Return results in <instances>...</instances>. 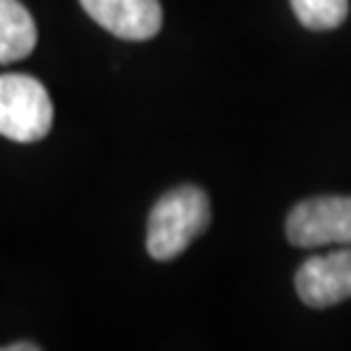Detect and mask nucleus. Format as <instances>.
<instances>
[{"instance_id": "f257e3e1", "label": "nucleus", "mask_w": 351, "mask_h": 351, "mask_svg": "<svg viewBox=\"0 0 351 351\" xmlns=\"http://www.w3.org/2000/svg\"><path fill=\"white\" fill-rule=\"evenodd\" d=\"M211 221V203L201 188L182 185L162 195L151 208L146 247L154 261H172L206 232Z\"/></svg>"}, {"instance_id": "f03ea898", "label": "nucleus", "mask_w": 351, "mask_h": 351, "mask_svg": "<svg viewBox=\"0 0 351 351\" xmlns=\"http://www.w3.org/2000/svg\"><path fill=\"white\" fill-rule=\"evenodd\" d=\"M52 128V99L37 78L0 75V136L19 143L42 141Z\"/></svg>"}, {"instance_id": "20e7f679", "label": "nucleus", "mask_w": 351, "mask_h": 351, "mask_svg": "<svg viewBox=\"0 0 351 351\" xmlns=\"http://www.w3.org/2000/svg\"><path fill=\"white\" fill-rule=\"evenodd\" d=\"M297 294L307 307H333L351 297V245L343 250L315 255L297 271Z\"/></svg>"}, {"instance_id": "6e6552de", "label": "nucleus", "mask_w": 351, "mask_h": 351, "mask_svg": "<svg viewBox=\"0 0 351 351\" xmlns=\"http://www.w3.org/2000/svg\"><path fill=\"white\" fill-rule=\"evenodd\" d=\"M39 346L37 343H13V346H8V351H37Z\"/></svg>"}, {"instance_id": "39448f33", "label": "nucleus", "mask_w": 351, "mask_h": 351, "mask_svg": "<svg viewBox=\"0 0 351 351\" xmlns=\"http://www.w3.org/2000/svg\"><path fill=\"white\" fill-rule=\"evenodd\" d=\"M84 11L110 34L130 42H143L162 29L159 0H81Z\"/></svg>"}, {"instance_id": "7ed1b4c3", "label": "nucleus", "mask_w": 351, "mask_h": 351, "mask_svg": "<svg viewBox=\"0 0 351 351\" xmlns=\"http://www.w3.org/2000/svg\"><path fill=\"white\" fill-rule=\"evenodd\" d=\"M287 237L294 247L351 245V198L323 195L297 203L287 219Z\"/></svg>"}, {"instance_id": "0eeeda50", "label": "nucleus", "mask_w": 351, "mask_h": 351, "mask_svg": "<svg viewBox=\"0 0 351 351\" xmlns=\"http://www.w3.org/2000/svg\"><path fill=\"white\" fill-rule=\"evenodd\" d=\"M291 8L302 26L326 32L343 24L349 13V0H291Z\"/></svg>"}, {"instance_id": "423d86ee", "label": "nucleus", "mask_w": 351, "mask_h": 351, "mask_svg": "<svg viewBox=\"0 0 351 351\" xmlns=\"http://www.w3.org/2000/svg\"><path fill=\"white\" fill-rule=\"evenodd\" d=\"M37 45V24L19 0H0V65L19 63Z\"/></svg>"}]
</instances>
